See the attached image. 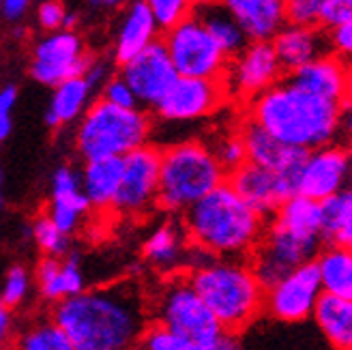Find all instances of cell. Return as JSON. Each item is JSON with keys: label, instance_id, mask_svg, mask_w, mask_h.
Here are the masks:
<instances>
[{"label": "cell", "instance_id": "5b68a950", "mask_svg": "<svg viewBox=\"0 0 352 350\" xmlns=\"http://www.w3.org/2000/svg\"><path fill=\"white\" fill-rule=\"evenodd\" d=\"M187 279L221 331L241 333L264 314V286L250 260L210 258L189 271Z\"/></svg>", "mask_w": 352, "mask_h": 350}, {"label": "cell", "instance_id": "3957f363", "mask_svg": "<svg viewBox=\"0 0 352 350\" xmlns=\"http://www.w3.org/2000/svg\"><path fill=\"white\" fill-rule=\"evenodd\" d=\"M181 217L189 243L213 258L250 260L267 228V217L243 202L228 183L213 189Z\"/></svg>", "mask_w": 352, "mask_h": 350}, {"label": "cell", "instance_id": "11a10c76", "mask_svg": "<svg viewBox=\"0 0 352 350\" xmlns=\"http://www.w3.org/2000/svg\"><path fill=\"white\" fill-rule=\"evenodd\" d=\"M5 305H3V294H0V309H3Z\"/></svg>", "mask_w": 352, "mask_h": 350}, {"label": "cell", "instance_id": "9c48e42d", "mask_svg": "<svg viewBox=\"0 0 352 350\" xmlns=\"http://www.w3.org/2000/svg\"><path fill=\"white\" fill-rule=\"evenodd\" d=\"M164 45L179 78L221 80L230 63L210 32L193 15L166 32Z\"/></svg>", "mask_w": 352, "mask_h": 350}, {"label": "cell", "instance_id": "7bdbcfd3", "mask_svg": "<svg viewBox=\"0 0 352 350\" xmlns=\"http://www.w3.org/2000/svg\"><path fill=\"white\" fill-rule=\"evenodd\" d=\"M202 350H245V346H243L239 333H228V331H221L213 342L202 346Z\"/></svg>", "mask_w": 352, "mask_h": 350}, {"label": "cell", "instance_id": "7a4b0ae2", "mask_svg": "<svg viewBox=\"0 0 352 350\" xmlns=\"http://www.w3.org/2000/svg\"><path fill=\"white\" fill-rule=\"evenodd\" d=\"M248 120L296 151H316L340 138V106L281 80L248 103Z\"/></svg>", "mask_w": 352, "mask_h": 350}, {"label": "cell", "instance_id": "9a60e30c", "mask_svg": "<svg viewBox=\"0 0 352 350\" xmlns=\"http://www.w3.org/2000/svg\"><path fill=\"white\" fill-rule=\"evenodd\" d=\"M120 78L129 84L140 106L155 110L174 86V82L179 80V74L168 56L164 41L157 39L138 56L120 65Z\"/></svg>", "mask_w": 352, "mask_h": 350}, {"label": "cell", "instance_id": "603a6c76", "mask_svg": "<svg viewBox=\"0 0 352 350\" xmlns=\"http://www.w3.org/2000/svg\"><path fill=\"white\" fill-rule=\"evenodd\" d=\"M221 5L230 11L250 43L273 41L286 26V0H221Z\"/></svg>", "mask_w": 352, "mask_h": 350}, {"label": "cell", "instance_id": "816d5d0a", "mask_svg": "<svg viewBox=\"0 0 352 350\" xmlns=\"http://www.w3.org/2000/svg\"><path fill=\"white\" fill-rule=\"evenodd\" d=\"M63 26H65L67 30H72V26H76V15H67V17H65V22H63Z\"/></svg>", "mask_w": 352, "mask_h": 350}, {"label": "cell", "instance_id": "5bb4252c", "mask_svg": "<svg viewBox=\"0 0 352 350\" xmlns=\"http://www.w3.org/2000/svg\"><path fill=\"white\" fill-rule=\"evenodd\" d=\"M91 61V56L84 54L82 41L74 30L52 32L32 52L30 76L39 84L54 89L65 80L82 78Z\"/></svg>", "mask_w": 352, "mask_h": 350}, {"label": "cell", "instance_id": "681fc988", "mask_svg": "<svg viewBox=\"0 0 352 350\" xmlns=\"http://www.w3.org/2000/svg\"><path fill=\"white\" fill-rule=\"evenodd\" d=\"M11 129H13L11 114H0V142H5V140L11 135Z\"/></svg>", "mask_w": 352, "mask_h": 350}, {"label": "cell", "instance_id": "74e56055", "mask_svg": "<svg viewBox=\"0 0 352 350\" xmlns=\"http://www.w3.org/2000/svg\"><path fill=\"white\" fill-rule=\"evenodd\" d=\"M286 24L301 28H318L322 0H286Z\"/></svg>", "mask_w": 352, "mask_h": 350}, {"label": "cell", "instance_id": "1f68e13d", "mask_svg": "<svg viewBox=\"0 0 352 350\" xmlns=\"http://www.w3.org/2000/svg\"><path fill=\"white\" fill-rule=\"evenodd\" d=\"M13 350H74V346L54 320H41L22 331Z\"/></svg>", "mask_w": 352, "mask_h": 350}, {"label": "cell", "instance_id": "db71d44e", "mask_svg": "<svg viewBox=\"0 0 352 350\" xmlns=\"http://www.w3.org/2000/svg\"><path fill=\"white\" fill-rule=\"evenodd\" d=\"M0 185H3V170H0ZM5 206V198H3V189H0V211H3Z\"/></svg>", "mask_w": 352, "mask_h": 350}, {"label": "cell", "instance_id": "f6af8a7d", "mask_svg": "<svg viewBox=\"0 0 352 350\" xmlns=\"http://www.w3.org/2000/svg\"><path fill=\"white\" fill-rule=\"evenodd\" d=\"M340 138L346 140V144H352V103L344 101L340 106Z\"/></svg>", "mask_w": 352, "mask_h": 350}, {"label": "cell", "instance_id": "8d00e7d4", "mask_svg": "<svg viewBox=\"0 0 352 350\" xmlns=\"http://www.w3.org/2000/svg\"><path fill=\"white\" fill-rule=\"evenodd\" d=\"M30 286H32L30 271L22 265H13L5 275L3 288H0V294H3V305L7 309L22 305L26 301L28 292H30Z\"/></svg>", "mask_w": 352, "mask_h": 350}, {"label": "cell", "instance_id": "f546056e", "mask_svg": "<svg viewBox=\"0 0 352 350\" xmlns=\"http://www.w3.org/2000/svg\"><path fill=\"white\" fill-rule=\"evenodd\" d=\"M322 294L352 299V250L324 245L314 260Z\"/></svg>", "mask_w": 352, "mask_h": 350}, {"label": "cell", "instance_id": "c3c4849f", "mask_svg": "<svg viewBox=\"0 0 352 350\" xmlns=\"http://www.w3.org/2000/svg\"><path fill=\"white\" fill-rule=\"evenodd\" d=\"M11 327H13V318H11V311L7 307L0 309V346H3L11 333Z\"/></svg>", "mask_w": 352, "mask_h": 350}, {"label": "cell", "instance_id": "277c9868", "mask_svg": "<svg viewBox=\"0 0 352 350\" xmlns=\"http://www.w3.org/2000/svg\"><path fill=\"white\" fill-rule=\"evenodd\" d=\"M322 248L320 202L296 194L267 219L262 241L250 262L267 288L288 271L314 262Z\"/></svg>", "mask_w": 352, "mask_h": 350}, {"label": "cell", "instance_id": "7c38bea8", "mask_svg": "<svg viewBox=\"0 0 352 350\" xmlns=\"http://www.w3.org/2000/svg\"><path fill=\"white\" fill-rule=\"evenodd\" d=\"M322 296L314 262L296 267L264 288V314L277 322L309 320Z\"/></svg>", "mask_w": 352, "mask_h": 350}, {"label": "cell", "instance_id": "ba28073f", "mask_svg": "<svg viewBox=\"0 0 352 350\" xmlns=\"http://www.w3.org/2000/svg\"><path fill=\"white\" fill-rule=\"evenodd\" d=\"M153 311L157 325H164L200 346H206L221 333L219 322L193 290L187 275L166 277L155 296Z\"/></svg>", "mask_w": 352, "mask_h": 350}, {"label": "cell", "instance_id": "8fae6325", "mask_svg": "<svg viewBox=\"0 0 352 350\" xmlns=\"http://www.w3.org/2000/svg\"><path fill=\"white\" fill-rule=\"evenodd\" d=\"M352 189V144H329L309 151L296 177V194L316 202Z\"/></svg>", "mask_w": 352, "mask_h": 350}, {"label": "cell", "instance_id": "4316f807", "mask_svg": "<svg viewBox=\"0 0 352 350\" xmlns=\"http://www.w3.org/2000/svg\"><path fill=\"white\" fill-rule=\"evenodd\" d=\"M157 22L155 17L144 3H135L129 13L125 15V22H122L116 45H114V58L118 65H125L133 56H138L140 52L146 50L151 43L157 41Z\"/></svg>", "mask_w": 352, "mask_h": 350}, {"label": "cell", "instance_id": "4fadbf2b", "mask_svg": "<svg viewBox=\"0 0 352 350\" xmlns=\"http://www.w3.org/2000/svg\"><path fill=\"white\" fill-rule=\"evenodd\" d=\"M286 78L271 41H254L239 56L230 58L223 74L228 95L245 103L254 101L258 95L267 93Z\"/></svg>", "mask_w": 352, "mask_h": 350}, {"label": "cell", "instance_id": "83f0119b", "mask_svg": "<svg viewBox=\"0 0 352 350\" xmlns=\"http://www.w3.org/2000/svg\"><path fill=\"white\" fill-rule=\"evenodd\" d=\"M311 318L333 350H352V299L322 294Z\"/></svg>", "mask_w": 352, "mask_h": 350}, {"label": "cell", "instance_id": "6f0895ef", "mask_svg": "<svg viewBox=\"0 0 352 350\" xmlns=\"http://www.w3.org/2000/svg\"><path fill=\"white\" fill-rule=\"evenodd\" d=\"M350 191H352V189H350Z\"/></svg>", "mask_w": 352, "mask_h": 350}, {"label": "cell", "instance_id": "6da1fadb", "mask_svg": "<svg viewBox=\"0 0 352 350\" xmlns=\"http://www.w3.org/2000/svg\"><path fill=\"white\" fill-rule=\"evenodd\" d=\"M74 350H133L146 329L140 288L120 282L84 290L52 309Z\"/></svg>", "mask_w": 352, "mask_h": 350}, {"label": "cell", "instance_id": "d590c367", "mask_svg": "<svg viewBox=\"0 0 352 350\" xmlns=\"http://www.w3.org/2000/svg\"><path fill=\"white\" fill-rule=\"evenodd\" d=\"M155 22L164 30H172L185 22L193 11V0H146Z\"/></svg>", "mask_w": 352, "mask_h": 350}, {"label": "cell", "instance_id": "f5cc1de1", "mask_svg": "<svg viewBox=\"0 0 352 350\" xmlns=\"http://www.w3.org/2000/svg\"><path fill=\"white\" fill-rule=\"evenodd\" d=\"M93 5H97V7H105V5H114V3H118V0H91Z\"/></svg>", "mask_w": 352, "mask_h": 350}, {"label": "cell", "instance_id": "44dd1931", "mask_svg": "<svg viewBox=\"0 0 352 350\" xmlns=\"http://www.w3.org/2000/svg\"><path fill=\"white\" fill-rule=\"evenodd\" d=\"M273 50L279 58V65L286 74L301 69L314 61L331 54L329 32L318 28L284 26L273 37Z\"/></svg>", "mask_w": 352, "mask_h": 350}, {"label": "cell", "instance_id": "52a82bcc", "mask_svg": "<svg viewBox=\"0 0 352 350\" xmlns=\"http://www.w3.org/2000/svg\"><path fill=\"white\" fill-rule=\"evenodd\" d=\"M151 118L144 110H122L103 99L88 106L76 129V151L84 162L125 157L148 144Z\"/></svg>", "mask_w": 352, "mask_h": 350}, {"label": "cell", "instance_id": "cb8c5ba5", "mask_svg": "<svg viewBox=\"0 0 352 350\" xmlns=\"http://www.w3.org/2000/svg\"><path fill=\"white\" fill-rule=\"evenodd\" d=\"M34 282L41 296L50 303H60L86 290V275L78 256L41 258L34 269Z\"/></svg>", "mask_w": 352, "mask_h": 350}, {"label": "cell", "instance_id": "30bf717a", "mask_svg": "<svg viewBox=\"0 0 352 350\" xmlns=\"http://www.w3.org/2000/svg\"><path fill=\"white\" fill-rule=\"evenodd\" d=\"M122 164L125 170H122V181L112 211L118 217L138 219L157 208L162 151L153 144H144L122 157Z\"/></svg>", "mask_w": 352, "mask_h": 350}, {"label": "cell", "instance_id": "f35d334b", "mask_svg": "<svg viewBox=\"0 0 352 350\" xmlns=\"http://www.w3.org/2000/svg\"><path fill=\"white\" fill-rule=\"evenodd\" d=\"M101 99L105 103H110V106H116V108H122V110H135V108H140V103H138L133 91L129 89V84L122 80L120 76L110 78L108 82L103 84Z\"/></svg>", "mask_w": 352, "mask_h": 350}, {"label": "cell", "instance_id": "d6986e66", "mask_svg": "<svg viewBox=\"0 0 352 350\" xmlns=\"http://www.w3.org/2000/svg\"><path fill=\"white\" fill-rule=\"evenodd\" d=\"M241 135L245 142V151H248L250 164L273 170L281 174V177L296 181L298 170H301L307 153L286 146L284 142H279L277 138H273L269 131H264L262 127H258L256 122L248 118H245V122L241 125Z\"/></svg>", "mask_w": 352, "mask_h": 350}, {"label": "cell", "instance_id": "836d02e7", "mask_svg": "<svg viewBox=\"0 0 352 350\" xmlns=\"http://www.w3.org/2000/svg\"><path fill=\"white\" fill-rule=\"evenodd\" d=\"M208 146H210V151H213L215 160L219 162V166L223 168L226 174H232L248 164V151H245L241 129L217 135Z\"/></svg>", "mask_w": 352, "mask_h": 350}, {"label": "cell", "instance_id": "ffe728a7", "mask_svg": "<svg viewBox=\"0 0 352 350\" xmlns=\"http://www.w3.org/2000/svg\"><path fill=\"white\" fill-rule=\"evenodd\" d=\"M191 243L181 221L166 219L144 239L142 256L148 265L166 277L185 275Z\"/></svg>", "mask_w": 352, "mask_h": 350}, {"label": "cell", "instance_id": "7402d4cb", "mask_svg": "<svg viewBox=\"0 0 352 350\" xmlns=\"http://www.w3.org/2000/svg\"><path fill=\"white\" fill-rule=\"evenodd\" d=\"M346 69L348 65L342 58L329 54L301 69H294V72L286 74L284 80L303 93L342 106L346 95Z\"/></svg>", "mask_w": 352, "mask_h": 350}, {"label": "cell", "instance_id": "60d3db41", "mask_svg": "<svg viewBox=\"0 0 352 350\" xmlns=\"http://www.w3.org/2000/svg\"><path fill=\"white\" fill-rule=\"evenodd\" d=\"M329 43L333 56L342 58L346 65L352 63V22L329 30Z\"/></svg>", "mask_w": 352, "mask_h": 350}, {"label": "cell", "instance_id": "484cf974", "mask_svg": "<svg viewBox=\"0 0 352 350\" xmlns=\"http://www.w3.org/2000/svg\"><path fill=\"white\" fill-rule=\"evenodd\" d=\"M122 157L84 162V168L80 170L82 189L93 208H112L122 181Z\"/></svg>", "mask_w": 352, "mask_h": 350}, {"label": "cell", "instance_id": "d4e9b609", "mask_svg": "<svg viewBox=\"0 0 352 350\" xmlns=\"http://www.w3.org/2000/svg\"><path fill=\"white\" fill-rule=\"evenodd\" d=\"M191 15L210 32V37L217 41L228 58L239 56L250 45V39L245 37L230 11L221 5V0H196Z\"/></svg>", "mask_w": 352, "mask_h": 350}, {"label": "cell", "instance_id": "4dcf8cb0", "mask_svg": "<svg viewBox=\"0 0 352 350\" xmlns=\"http://www.w3.org/2000/svg\"><path fill=\"white\" fill-rule=\"evenodd\" d=\"M322 243L352 250V191L320 202Z\"/></svg>", "mask_w": 352, "mask_h": 350}, {"label": "cell", "instance_id": "f1b7e54d", "mask_svg": "<svg viewBox=\"0 0 352 350\" xmlns=\"http://www.w3.org/2000/svg\"><path fill=\"white\" fill-rule=\"evenodd\" d=\"M91 95L93 89L88 86L84 78H72L54 86V93H52L50 106L45 112V122L52 129H58L69 125V122L80 120L88 110Z\"/></svg>", "mask_w": 352, "mask_h": 350}, {"label": "cell", "instance_id": "ee69618b", "mask_svg": "<svg viewBox=\"0 0 352 350\" xmlns=\"http://www.w3.org/2000/svg\"><path fill=\"white\" fill-rule=\"evenodd\" d=\"M82 78L88 82V86H91L93 91L97 89V86H101V89H103V84L110 80V76H108V67H105L103 63L91 61V65H88L86 74H84Z\"/></svg>", "mask_w": 352, "mask_h": 350}, {"label": "cell", "instance_id": "e575fe53", "mask_svg": "<svg viewBox=\"0 0 352 350\" xmlns=\"http://www.w3.org/2000/svg\"><path fill=\"white\" fill-rule=\"evenodd\" d=\"M140 350H202L198 342H193L164 325H151L140 338Z\"/></svg>", "mask_w": 352, "mask_h": 350}, {"label": "cell", "instance_id": "e0dca14e", "mask_svg": "<svg viewBox=\"0 0 352 350\" xmlns=\"http://www.w3.org/2000/svg\"><path fill=\"white\" fill-rule=\"evenodd\" d=\"M228 185L248 202L262 217H271L288 198L296 196V181L281 177V174L260 168L254 164H245L236 172L228 174Z\"/></svg>", "mask_w": 352, "mask_h": 350}, {"label": "cell", "instance_id": "d6a6232c", "mask_svg": "<svg viewBox=\"0 0 352 350\" xmlns=\"http://www.w3.org/2000/svg\"><path fill=\"white\" fill-rule=\"evenodd\" d=\"M32 241L37 243V248L43 252L45 258H65L69 256V248H72V237L65 234L60 228H56L54 221L47 215H41L32 221L30 228Z\"/></svg>", "mask_w": 352, "mask_h": 350}, {"label": "cell", "instance_id": "2e32d148", "mask_svg": "<svg viewBox=\"0 0 352 350\" xmlns=\"http://www.w3.org/2000/svg\"><path fill=\"white\" fill-rule=\"evenodd\" d=\"M228 99L230 95H228L223 78H179L155 112L168 122H189L215 114Z\"/></svg>", "mask_w": 352, "mask_h": 350}, {"label": "cell", "instance_id": "9f6ffc18", "mask_svg": "<svg viewBox=\"0 0 352 350\" xmlns=\"http://www.w3.org/2000/svg\"><path fill=\"white\" fill-rule=\"evenodd\" d=\"M193 3H196V0H193Z\"/></svg>", "mask_w": 352, "mask_h": 350}, {"label": "cell", "instance_id": "b9f144b4", "mask_svg": "<svg viewBox=\"0 0 352 350\" xmlns=\"http://www.w3.org/2000/svg\"><path fill=\"white\" fill-rule=\"evenodd\" d=\"M65 7L60 0H45V3L39 7V24L45 30H58L63 28L65 22Z\"/></svg>", "mask_w": 352, "mask_h": 350}, {"label": "cell", "instance_id": "f907efd6", "mask_svg": "<svg viewBox=\"0 0 352 350\" xmlns=\"http://www.w3.org/2000/svg\"><path fill=\"white\" fill-rule=\"evenodd\" d=\"M344 101L352 103V63L346 69V95H344Z\"/></svg>", "mask_w": 352, "mask_h": 350}, {"label": "cell", "instance_id": "bcb514c9", "mask_svg": "<svg viewBox=\"0 0 352 350\" xmlns=\"http://www.w3.org/2000/svg\"><path fill=\"white\" fill-rule=\"evenodd\" d=\"M30 0H0V9L9 17V20H17L28 7Z\"/></svg>", "mask_w": 352, "mask_h": 350}, {"label": "cell", "instance_id": "ac0fdd59", "mask_svg": "<svg viewBox=\"0 0 352 350\" xmlns=\"http://www.w3.org/2000/svg\"><path fill=\"white\" fill-rule=\"evenodd\" d=\"M91 202H88L80 170L74 166H58L52 172L50 179V204H47V217L54 221L56 228L72 237L78 232L86 215L91 213Z\"/></svg>", "mask_w": 352, "mask_h": 350}, {"label": "cell", "instance_id": "7dc6e473", "mask_svg": "<svg viewBox=\"0 0 352 350\" xmlns=\"http://www.w3.org/2000/svg\"><path fill=\"white\" fill-rule=\"evenodd\" d=\"M15 103H17V89L15 86H5L0 91V114H11Z\"/></svg>", "mask_w": 352, "mask_h": 350}, {"label": "cell", "instance_id": "ab89813d", "mask_svg": "<svg viewBox=\"0 0 352 350\" xmlns=\"http://www.w3.org/2000/svg\"><path fill=\"white\" fill-rule=\"evenodd\" d=\"M348 22H352V0H322L320 26L331 30Z\"/></svg>", "mask_w": 352, "mask_h": 350}, {"label": "cell", "instance_id": "8992f818", "mask_svg": "<svg viewBox=\"0 0 352 350\" xmlns=\"http://www.w3.org/2000/svg\"><path fill=\"white\" fill-rule=\"evenodd\" d=\"M228 181L208 142L185 140L162 151L160 198L157 208L170 215H183L210 191Z\"/></svg>", "mask_w": 352, "mask_h": 350}]
</instances>
